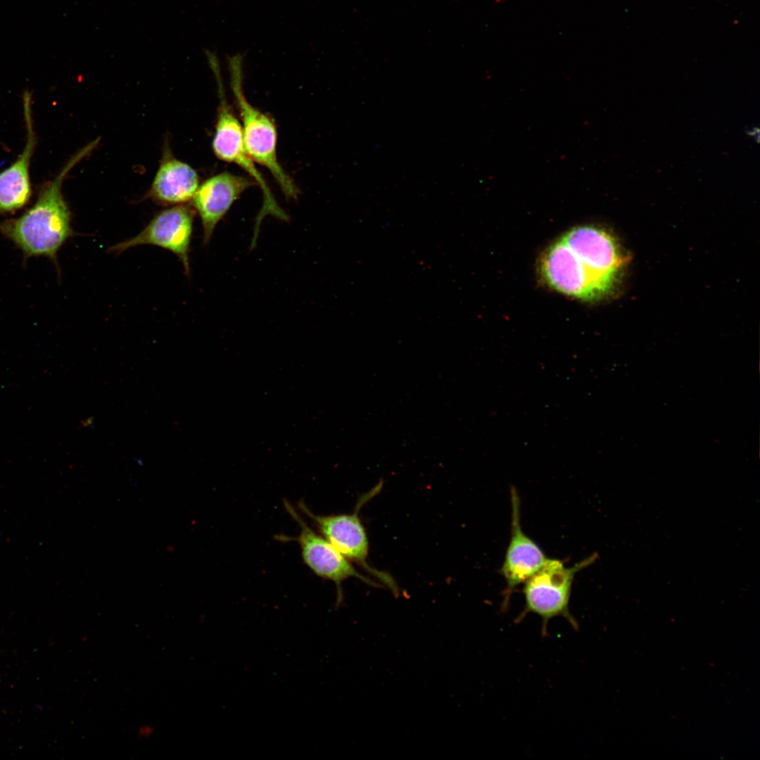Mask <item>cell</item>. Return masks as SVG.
<instances>
[{
	"label": "cell",
	"mask_w": 760,
	"mask_h": 760,
	"mask_svg": "<svg viewBox=\"0 0 760 760\" xmlns=\"http://www.w3.org/2000/svg\"><path fill=\"white\" fill-rule=\"evenodd\" d=\"M98 143L99 139L75 153L57 176L42 186L34 203L20 216L0 222L1 234L21 251L25 260L44 256L58 266V251L74 236L71 212L63 195L62 184L69 172Z\"/></svg>",
	"instance_id": "6da1fadb"
},
{
	"label": "cell",
	"mask_w": 760,
	"mask_h": 760,
	"mask_svg": "<svg viewBox=\"0 0 760 760\" xmlns=\"http://www.w3.org/2000/svg\"><path fill=\"white\" fill-rule=\"evenodd\" d=\"M243 53H236L227 57V64L230 87L241 118L246 151L254 162L270 172L286 196L296 198L298 189L277 158V134L274 123L245 96L243 85Z\"/></svg>",
	"instance_id": "7a4b0ae2"
},
{
	"label": "cell",
	"mask_w": 760,
	"mask_h": 760,
	"mask_svg": "<svg viewBox=\"0 0 760 760\" xmlns=\"http://www.w3.org/2000/svg\"><path fill=\"white\" fill-rule=\"evenodd\" d=\"M205 54L216 80L218 96L217 122L212 142L213 151L219 159L236 164L247 172L262 193L263 203L256 218L254 229L253 238L256 239L260 224L266 215H270L283 220H286L288 217L275 201L265 179L246 151L240 121L229 106L224 91L217 53L205 49Z\"/></svg>",
	"instance_id": "3957f363"
},
{
	"label": "cell",
	"mask_w": 760,
	"mask_h": 760,
	"mask_svg": "<svg viewBox=\"0 0 760 760\" xmlns=\"http://www.w3.org/2000/svg\"><path fill=\"white\" fill-rule=\"evenodd\" d=\"M597 557V554L593 553L571 566H566L562 560L547 558L541 568L524 583V610L516 619L517 622L527 614H536L542 620L541 633L545 636L550 619L562 616L578 630V622L569 609L572 585L576 574L593 564Z\"/></svg>",
	"instance_id": "277c9868"
},
{
	"label": "cell",
	"mask_w": 760,
	"mask_h": 760,
	"mask_svg": "<svg viewBox=\"0 0 760 760\" xmlns=\"http://www.w3.org/2000/svg\"><path fill=\"white\" fill-rule=\"evenodd\" d=\"M382 486L380 483L364 495L351 514L317 515L311 512L303 502L298 507L309 517L319 533L348 559L355 561L370 574L381 580L392 592L398 593L395 581L387 574L372 569L367 562L369 542L363 524L358 516L359 509L371 498L378 493Z\"/></svg>",
	"instance_id": "5b68a950"
},
{
	"label": "cell",
	"mask_w": 760,
	"mask_h": 760,
	"mask_svg": "<svg viewBox=\"0 0 760 760\" xmlns=\"http://www.w3.org/2000/svg\"><path fill=\"white\" fill-rule=\"evenodd\" d=\"M561 239L578 258L602 294H607L626 260L613 237L595 227L583 226L574 228Z\"/></svg>",
	"instance_id": "8992f818"
},
{
	"label": "cell",
	"mask_w": 760,
	"mask_h": 760,
	"mask_svg": "<svg viewBox=\"0 0 760 760\" xmlns=\"http://www.w3.org/2000/svg\"><path fill=\"white\" fill-rule=\"evenodd\" d=\"M194 212L186 205H177L157 213L138 234L110 247L108 252L120 254L139 245H153L177 256L189 274V254L193 233Z\"/></svg>",
	"instance_id": "52a82bcc"
},
{
	"label": "cell",
	"mask_w": 760,
	"mask_h": 760,
	"mask_svg": "<svg viewBox=\"0 0 760 760\" xmlns=\"http://www.w3.org/2000/svg\"><path fill=\"white\" fill-rule=\"evenodd\" d=\"M284 507L300 527L296 540L304 563L315 575L335 583L338 590L337 604L342 600L341 583L349 578H357L378 587L375 582L360 574L324 536L309 527L289 502L284 501Z\"/></svg>",
	"instance_id": "ba28073f"
},
{
	"label": "cell",
	"mask_w": 760,
	"mask_h": 760,
	"mask_svg": "<svg viewBox=\"0 0 760 760\" xmlns=\"http://www.w3.org/2000/svg\"><path fill=\"white\" fill-rule=\"evenodd\" d=\"M512 507L511 533L500 574L506 582L504 607L513 590L534 574L547 559L541 547L525 532L521 525V505L517 489H510Z\"/></svg>",
	"instance_id": "9c48e42d"
},
{
	"label": "cell",
	"mask_w": 760,
	"mask_h": 760,
	"mask_svg": "<svg viewBox=\"0 0 760 760\" xmlns=\"http://www.w3.org/2000/svg\"><path fill=\"white\" fill-rule=\"evenodd\" d=\"M540 270L547 283L560 293L583 300L601 298L591 277L562 239L546 251Z\"/></svg>",
	"instance_id": "30bf717a"
},
{
	"label": "cell",
	"mask_w": 760,
	"mask_h": 760,
	"mask_svg": "<svg viewBox=\"0 0 760 760\" xmlns=\"http://www.w3.org/2000/svg\"><path fill=\"white\" fill-rule=\"evenodd\" d=\"M253 184L255 182L251 179L224 172L198 186L193 204L201 219L205 243L210 241L217 223L234 201Z\"/></svg>",
	"instance_id": "8fae6325"
},
{
	"label": "cell",
	"mask_w": 760,
	"mask_h": 760,
	"mask_svg": "<svg viewBox=\"0 0 760 760\" xmlns=\"http://www.w3.org/2000/svg\"><path fill=\"white\" fill-rule=\"evenodd\" d=\"M26 142L22 153L7 168L0 172V216L13 214L25 207L32 196L30 165L37 144L32 124L31 94H23Z\"/></svg>",
	"instance_id": "7c38bea8"
},
{
	"label": "cell",
	"mask_w": 760,
	"mask_h": 760,
	"mask_svg": "<svg viewBox=\"0 0 760 760\" xmlns=\"http://www.w3.org/2000/svg\"><path fill=\"white\" fill-rule=\"evenodd\" d=\"M198 186L196 172L165 150L148 196L163 205L183 203L193 198Z\"/></svg>",
	"instance_id": "4fadbf2b"
},
{
	"label": "cell",
	"mask_w": 760,
	"mask_h": 760,
	"mask_svg": "<svg viewBox=\"0 0 760 760\" xmlns=\"http://www.w3.org/2000/svg\"><path fill=\"white\" fill-rule=\"evenodd\" d=\"M148 728H149V727H146H146H141V728H140V730H139V734H140V735H141V736L143 735V736H144V737H146V736L147 737V736H148V735H150V734L151 733V732H152V731H149V732H148Z\"/></svg>",
	"instance_id": "5bb4252c"
}]
</instances>
